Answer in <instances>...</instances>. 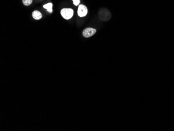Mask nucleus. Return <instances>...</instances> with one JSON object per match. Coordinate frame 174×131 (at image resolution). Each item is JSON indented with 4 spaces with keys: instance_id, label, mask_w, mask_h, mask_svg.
<instances>
[{
    "instance_id": "obj_1",
    "label": "nucleus",
    "mask_w": 174,
    "mask_h": 131,
    "mask_svg": "<svg viewBox=\"0 0 174 131\" xmlns=\"http://www.w3.org/2000/svg\"><path fill=\"white\" fill-rule=\"evenodd\" d=\"M99 16L100 18L103 21L109 20L111 17V14L109 10L105 9H102L99 11Z\"/></svg>"
},
{
    "instance_id": "obj_2",
    "label": "nucleus",
    "mask_w": 174,
    "mask_h": 131,
    "mask_svg": "<svg viewBox=\"0 0 174 131\" xmlns=\"http://www.w3.org/2000/svg\"><path fill=\"white\" fill-rule=\"evenodd\" d=\"M62 16L65 19H69L74 15V11L71 9H63L61 11Z\"/></svg>"
},
{
    "instance_id": "obj_3",
    "label": "nucleus",
    "mask_w": 174,
    "mask_h": 131,
    "mask_svg": "<svg viewBox=\"0 0 174 131\" xmlns=\"http://www.w3.org/2000/svg\"><path fill=\"white\" fill-rule=\"evenodd\" d=\"M96 33V30L92 28H87L82 32L83 36L85 38H89L92 36Z\"/></svg>"
},
{
    "instance_id": "obj_4",
    "label": "nucleus",
    "mask_w": 174,
    "mask_h": 131,
    "mask_svg": "<svg viewBox=\"0 0 174 131\" xmlns=\"http://www.w3.org/2000/svg\"><path fill=\"white\" fill-rule=\"evenodd\" d=\"M77 13L79 17H83L87 15L88 13V9L85 5L82 4L79 5Z\"/></svg>"
},
{
    "instance_id": "obj_5",
    "label": "nucleus",
    "mask_w": 174,
    "mask_h": 131,
    "mask_svg": "<svg viewBox=\"0 0 174 131\" xmlns=\"http://www.w3.org/2000/svg\"><path fill=\"white\" fill-rule=\"evenodd\" d=\"M32 17L36 20L40 19L42 16L41 13L38 11H34L32 13Z\"/></svg>"
},
{
    "instance_id": "obj_6",
    "label": "nucleus",
    "mask_w": 174,
    "mask_h": 131,
    "mask_svg": "<svg viewBox=\"0 0 174 131\" xmlns=\"http://www.w3.org/2000/svg\"><path fill=\"white\" fill-rule=\"evenodd\" d=\"M52 7H53V4H52V3H49L48 4L43 5V7L44 9H47V11L50 13H52V12H53Z\"/></svg>"
},
{
    "instance_id": "obj_7",
    "label": "nucleus",
    "mask_w": 174,
    "mask_h": 131,
    "mask_svg": "<svg viewBox=\"0 0 174 131\" xmlns=\"http://www.w3.org/2000/svg\"><path fill=\"white\" fill-rule=\"evenodd\" d=\"M23 3L26 6H29L32 3V0H23Z\"/></svg>"
},
{
    "instance_id": "obj_8",
    "label": "nucleus",
    "mask_w": 174,
    "mask_h": 131,
    "mask_svg": "<svg viewBox=\"0 0 174 131\" xmlns=\"http://www.w3.org/2000/svg\"><path fill=\"white\" fill-rule=\"evenodd\" d=\"M72 1H73L74 4L76 6H78L80 3V0H72Z\"/></svg>"
}]
</instances>
